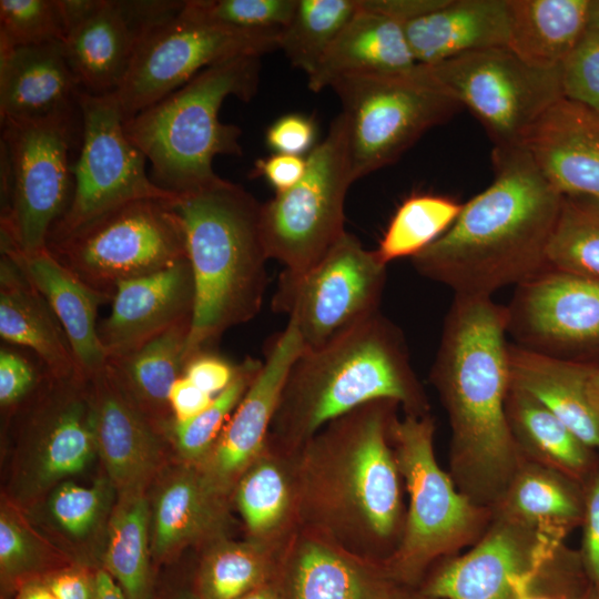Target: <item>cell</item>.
<instances>
[{
	"label": "cell",
	"mask_w": 599,
	"mask_h": 599,
	"mask_svg": "<svg viewBox=\"0 0 599 599\" xmlns=\"http://www.w3.org/2000/svg\"><path fill=\"white\" fill-rule=\"evenodd\" d=\"M507 327L506 306L455 295L430 369L449 417L458 489L480 507L499 504L521 464L506 410Z\"/></svg>",
	"instance_id": "1"
},
{
	"label": "cell",
	"mask_w": 599,
	"mask_h": 599,
	"mask_svg": "<svg viewBox=\"0 0 599 599\" xmlns=\"http://www.w3.org/2000/svg\"><path fill=\"white\" fill-rule=\"evenodd\" d=\"M494 179L451 226L412 258L417 273L456 296L491 297L548 267L564 196L525 146L493 151Z\"/></svg>",
	"instance_id": "2"
},
{
	"label": "cell",
	"mask_w": 599,
	"mask_h": 599,
	"mask_svg": "<svg viewBox=\"0 0 599 599\" xmlns=\"http://www.w3.org/2000/svg\"><path fill=\"white\" fill-rule=\"evenodd\" d=\"M378 400L425 414L405 338L380 311L302 351L287 373L268 438L303 447L329 423Z\"/></svg>",
	"instance_id": "3"
},
{
	"label": "cell",
	"mask_w": 599,
	"mask_h": 599,
	"mask_svg": "<svg viewBox=\"0 0 599 599\" xmlns=\"http://www.w3.org/2000/svg\"><path fill=\"white\" fill-rule=\"evenodd\" d=\"M174 206L183 220L195 287L186 364L211 351L226 331L258 314L270 257L262 232V203L241 185L219 177L180 194Z\"/></svg>",
	"instance_id": "4"
},
{
	"label": "cell",
	"mask_w": 599,
	"mask_h": 599,
	"mask_svg": "<svg viewBox=\"0 0 599 599\" xmlns=\"http://www.w3.org/2000/svg\"><path fill=\"white\" fill-rule=\"evenodd\" d=\"M396 403L378 400L329 423L303 447L305 491L339 535L387 540L400 517V473L389 447Z\"/></svg>",
	"instance_id": "5"
},
{
	"label": "cell",
	"mask_w": 599,
	"mask_h": 599,
	"mask_svg": "<svg viewBox=\"0 0 599 599\" xmlns=\"http://www.w3.org/2000/svg\"><path fill=\"white\" fill-rule=\"evenodd\" d=\"M261 57L238 55L215 63L183 87L124 122L131 142L151 163L152 181L175 194L215 182L216 155L242 154L241 129L221 122L223 101H250L257 91Z\"/></svg>",
	"instance_id": "6"
},
{
	"label": "cell",
	"mask_w": 599,
	"mask_h": 599,
	"mask_svg": "<svg viewBox=\"0 0 599 599\" xmlns=\"http://www.w3.org/2000/svg\"><path fill=\"white\" fill-rule=\"evenodd\" d=\"M77 113L79 106L47 118L1 122V251L32 255L47 250L49 234L73 196Z\"/></svg>",
	"instance_id": "7"
},
{
	"label": "cell",
	"mask_w": 599,
	"mask_h": 599,
	"mask_svg": "<svg viewBox=\"0 0 599 599\" xmlns=\"http://www.w3.org/2000/svg\"><path fill=\"white\" fill-rule=\"evenodd\" d=\"M434 432L426 414L395 417L390 425L409 506L400 545L383 564L397 583L409 588H418L432 561L465 544L481 520L483 507L457 489L438 466Z\"/></svg>",
	"instance_id": "8"
},
{
	"label": "cell",
	"mask_w": 599,
	"mask_h": 599,
	"mask_svg": "<svg viewBox=\"0 0 599 599\" xmlns=\"http://www.w3.org/2000/svg\"><path fill=\"white\" fill-rule=\"evenodd\" d=\"M331 89L346 120L355 182L397 161L423 134L461 109L423 64L345 77Z\"/></svg>",
	"instance_id": "9"
},
{
	"label": "cell",
	"mask_w": 599,
	"mask_h": 599,
	"mask_svg": "<svg viewBox=\"0 0 599 599\" xmlns=\"http://www.w3.org/2000/svg\"><path fill=\"white\" fill-rule=\"evenodd\" d=\"M174 201L126 202L48 241L47 250L84 283L113 296L119 283L187 258L184 224Z\"/></svg>",
	"instance_id": "10"
},
{
	"label": "cell",
	"mask_w": 599,
	"mask_h": 599,
	"mask_svg": "<svg viewBox=\"0 0 599 599\" xmlns=\"http://www.w3.org/2000/svg\"><path fill=\"white\" fill-rule=\"evenodd\" d=\"M303 179L262 203V232L270 260L300 273L322 260L346 233L345 199L352 175L347 124L339 113L325 139L306 156Z\"/></svg>",
	"instance_id": "11"
},
{
	"label": "cell",
	"mask_w": 599,
	"mask_h": 599,
	"mask_svg": "<svg viewBox=\"0 0 599 599\" xmlns=\"http://www.w3.org/2000/svg\"><path fill=\"white\" fill-rule=\"evenodd\" d=\"M483 124L494 148L524 146L542 115L564 98L561 67L532 65L508 47L423 64Z\"/></svg>",
	"instance_id": "12"
},
{
	"label": "cell",
	"mask_w": 599,
	"mask_h": 599,
	"mask_svg": "<svg viewBox=\"0 0 599 599\" xmlns=\"http://www.w3.org/2000/svg\"><path fill=\"white\" fill-rule=\"evenodd\" d=\"M278 34L248 33L213 23L191 0L142 41L113 92L124 122L183 87L204 69L238 55L278 49Z\"/></svg>",
	"instance_id": "13"
},
{
	"label": "cell",
	"mask_w": 599,
	"mask_h": 599,
	"mask_svg": "<svg viewBox=\"0 0 599 599\" xmlns=\"http://www.w3.org/2000/svg\"><path fill=\"white\" fill-rule=\"evenodd\" d=\"M387 265L346 232L308 270L278 276L272 308L287 315L304 348H316L379 312Z\"/></svg>",
	"instance_id": "14"
},
{
	"label": "cell",
	"mask_w": 599,
	"mask_h": 599,
	"mask_svg": "<svg viewBox=\"0 0 599 599\" xmlns=\"http://www.w3.org/2000/svg\"><path fill=\"white\" fill-rule=\"evenodd\" d=\"M77 102L81 114V145L73 164V196L48 241L61 237L130 201H174L179 197L148 176V160L128 138L124 118L113 92L94 94L80 90Z\"/></svg>",
	"instance_id": "15"
},
{
	"label": "cell",
	"mask_w": 599,
	"mask_h": 599,
	"mask_svg": "<svg viewBox=\"0 0 599 599\" xmlns=\"http://www.w3.org/2000/svg\"><path fill=\"white\" fill-rule=\"evenodd\" d=\"M506 308L517 345L599 366V280L548 266L516 286Z\"/></svg>",
	"instance_id": "16"
},
{
	"label": "cell",
	"mask_w": 599,
	"mask_h": 599,
	"mask_svg": "<svg viewBox=\"0 0 599 599\" xmlns=\"http://www.w3.org/2000/svg\"><path fill=\"white\" fill-rule=\"evenodd\" d=\"M561 545L498 512L471 550L444 564L418 590L434 599H518L538 567Z\"/></svg>",
	"instance_id": "17"
},
{
	"label": "cell",
	"mask_w": 599,
	"mask_h": 599,
	"mask_svg": "<svg viewBox=\"0 0 599 599\" xmlns=\"http://www.w3.org/2000/svg\"><path fill=\"white\" fill-rule=\"evenodd\" d=\"M304 349L294 324L265 345L254 380L207 455L196 466L216 495L225 497L263 454L287 373Z\"/></svg>",
	"instance_id": "18"
},
{
	"label": "cell",
	"mask_w": 599,
	"mask_h": 599,
	"mask_svg": "<svg viewBox=\"0 0 599 599\" xmlns=\"http://www.w3.org/2000/svg\"><path fill=\"white\" fill-rule=\"evenodd\" d=\"M183 4L175 0H95L62 42L81 90L114 92L144 38Z\"/></svg>",
	"instance_id": "19"
},
{
	"label": "cell",
	"mask_w": 599,
	"mask_h": 599,
	"mask_svg": "<svg viewBox=\"0 0 599 599\" xmlns=\"http://www.w3.org/2000/svg\"><path fill=\"white\" fill-rule=\"evenodd\" d=\"M98 455L120 495L143 491L162 456L160 429L106 366L91 376Z\"/></svg>",
	"instance_id": "20"
},
{
	"label": "cell",
	"mask_w": 599,
	"mask_h": 599,
	"mask_svg": "<svg viewBox=\"0 0 599 599\" xmlns=\"http://www.w3.org/2000/svg\"><path fill=\"white\" fill-rule=\"evenodd\" d=\"M111 301V313L99 327L108 359L136 349L193 316L195 287L189 260L119 283Z\"/></svg>",
	"instance_id": "21"
},
{
	"label": "cell",
	"mask_w": 599,
	"mask_h": 599,
	"mask_svg": "<svg viewBox=\"0 0 599 599\" xmlns=\"http://www.w3.org/2000/svg\"><path fill=\"white\" fill-rule=\"evenodd\" d=\"M274 579L282 599H393L405 588L383 562L316 538L300 540L278 559Z\"/></svg>",
	"instance_id": "22"
},
{
	"label": "cell",
	"mask_w": 599,
	"mask_h": 599,
	"mask_svg": "<svg viewBox=\"0 0 599 599\" xmlns=\"http://www.w3.org/2000/svg\"><path fill=\"white\" fill-rule=\"evenodd\" d=\"M524 146L562 196L599 203V113L562 98L537 122Z\"/></svg>",
	"instance_id": "23"
},
{
	"label": "cell",
	"mask_w": 599,
	"mask_h": 599,
	"mask_svg": "<svg viewBox=\"0 0 599 599\" xmlns=\"http://www.w3.org/2000/svg\"><path fill=\"white\" fill-rule=\"evenodd\" d=\"M80 90L62 42L0 48L1 122L74 110Z\"/></svg>",
	"instance_id": "24"
},
{
	"label": "cell",
	"mask_w": 599,
	"mask_h": 599,
	"mask_svg": "<svg viewBox=\"0 0 599 599\" xmlns=\"http://www.w3.org/2000/svg\"><path fill=\"white\" fill-rule=\"evenodd\" d=\"M20 265L27 277L43 295L59 319L81 370L88 376L102 370L108 354L97 325L101 304L112 295L84 283L48 250L32 255L1 251Z\"/></svg>",
	"instance_id": "25"
},
{
	"label": "cell",
	"mask_w": 599,
	"mask_h": 599,
	"mask_svg": "<svg viewBox=\"0 0 599 599\" xmlns=\"http://www.w3.org/2000/svg\"><path fill=\"white\" fill-rule=\"evenodd\" d=\"M508 364L510 388L537 400L599 454V415L587 393L589 377L598 366L517 344H509Z\"/></svg>",
	"instance_id": "26"
},
{
	"label": "cell",
	"mask_w": 599,
	"mask_h": 599,
	"mask_svg": "<svg viewBox=\"0 0 599 599\" xmlns=\"http://www.w3.org/2000/svg\"><path fill=\"white\" fill-rule=\"evenodd\" d=\"M508 0H446L405 24L417 64H435L477 50L508 47Z\"/></svg>",
	"instance_id": "27"
},
{
	"label": "cell",
	"mask_w": 599,
	"mask_h": 599,
	"mask_svg": "<svg viewBox=\"0 0 599 599\" xmlns=\"http://www.w3.org/2000/svg\"><path fill=\"white\" fill-rule=\"evenodd\" d=\"M0 336L31 349L54 377L84 374L47 300L6 253L0 261Z\"/></svg>",
	"instance_id": "28"
},
{
	"label": "cell",
	"mask_w": 599,
	"mask_h": 599,
	"mask_svg": "<svg viewBox=\"0 0 599 599\" xmlns=\"http://www.w3.org/2000/svg\"><path fill=\"white\" fill-rule=\"evenodd\" d=\"M415 64L405 24L359 0V10L307 75V87L317 93L345 77L404 71Z\"/></svg>",
	"instance_id": "29"
},
{
	"label": "cell",
	"mask_w": 599,
	"mask_h": 599,
	"mask_svg": "<svg viewBox=\"0 0 599 599\" xmlns=\"http://www.w3.org/2000/svg\"><path fill=\"white\" fill-rule=\"evenodd\" d=\"M223 501L196 465L174 470L161 484L151 506L152 558L169 560L184 547L217 531Z\"/></svg>",
	"instance_id": "30"
},
{
	"label": "cell",
	"mask_w": 599,
	"mask_h": 599,
	"mask_svg": "<svg viewBox=\"0 0 599 599\" xmlns=\"http://www.w3.org/2000/svg\"><path fill=\"white\" fill-rule=\"evenodd\" d=\"M499 511L538 534L562 541L583 517V486L539 463L520 464Z\"/></svg>",
	"instance_id": "31"
},
{
	"label": "cell",
	"mask_w": 599,
	"mask_h": 599,
	"mask_svg": "<svg viewBox=\"0 0 599 599\" xmlns=\"http://www.w3.org/2000/svg\"><path fill=\"white\" fill-rule=\"evenodd\" d=\"M191 324L192 317L183 319L136 349L108 359L125 393L163 428H169L173 420L169 418V394L184 372Z\"/></svg>",
	"instance_id": "32"
},
{
	"label": "cell",
	"mask_w": 599,
	"mask_h": 599,
	"mask_svg": "<svg viewBox=\"0 0 599 599\" xmlns=\"http://www.w3.org/2000/svg\"><path fill=\"white\" fill-rule=\"evenodd\" d=\"M508 48L536 67H561L588 28L590 0H508Z\"/></svg>",
	"instance_id": "33"
},
{
	"label": "cell",
	"mask_w": 599,
	"mask_h": 599,
	"mask_svg": "<svg viewBox=\"0 0 599 599\" xmlns=\"http://www.w3.org/2000/svg\"><path fill=\"white\" fill-rule=\"evenodd\" d=\"M506 410L520 450L537 458V463L582 486L599 466V454L530 396L510 388Z\"/></svg>",
	"instance_id": "34"
},
{
	"label": "cell",
	"mask_w": 599,
	"mask_h": 599,
	"mask_svg": "<svg viewBox=\"0 0 599 599\" xmlns=\"http://www.w3.org/2000/svg\"><path fill=\"white\" fill-rule=\"evenodd\" d=\"M151 505L143 491L120 495L108 526L103 569L128 599H153Z\"/></svg>",
	"instance_id": "35"
},
{
	"label": "cell",
	"mask_w": 599,
	"mask_h": 599,
	"mask_svg": "<svg viewBox=\"0 0 599 599\" xmlns=\"http://www.w3.org/2000/svg\"><path fill=\"white\" fill-rule=\"evenodd\" d=\"M277 562L257 542L219 541L200 562L194 592L197 599H238L272 580Z\"/></svg>",
	"instance_id": "36"
},
{
	"label": "cell",
	"mask_w": 599,
	"mask_h": 599,
	"mask_svg": "<svg viewBox=\"0 0 599 599\" xmlns=\"http://www.w3.org/2000/svg\"><path fill=\"white\" fill-rule=\"evenodd\" d=\"M359 10V0H297L278 40L290 63L309 75Z\"/></svg>",
	"instance_id": "37"
},
{
	"label": "cell",
	"mask_w": 599,
	"mask_h": 599,
	"mask_svg": "<svg viewBox=\"0 0 599 599\" xmlns=\"http://www.w3.org/2000/svg\"><path fill=\"white\" fill-rule=\"evenodd\" d=\"M463 204L436 194H413L392 216L375 250L388 264L403 257L413 258L437 241L455 222Z\"/></svg>",
	"instance_id": "38"
},
{
	"label": "cell",
	"mask_w": 599,
	"mask_h": 599,
	"mask_svg": "<svg viewBox=\"0 0 599 599\" xmlns=\"http://www.w3.org/2000/svg\"><path fill=\"white\" fill-rule=\"evenodd\" d=\"M264 453L244 471L234 491L248 531L264 538L286 521L292 506L290 480L281 465Z\"/></svg>",
	"instance_id": "39"
},
{
	"label": "cell",
	"mask_w": 599,
	"mask_h": 599,
	"mask_svg": "<svg viewBox=\"0 0 599 599\" xmlns=\"http://www.w3.org/2000/svg\"><path fill=\"white\" fill-rule=\"evenodd\" d=\"M548 266L599 280V203L564 196Z\"/></svg>",
	"instance_id": "40"
},
{
	"label": "cell",
	"mask_w": 599,
	"mask_h": 599,
	"mask_svg": "<svg viewBox=\"0 0 599 599\" xmlns=\"http://www.w3.org/2000/svg\"><path fill=\"white\" fill-rule=\"evenodd\" d=\"M262 361L251 357L237 365L232 383L213 397L211 404L195 417L185 422L172 420L169 432L182 458L197 465L207 455L250 385Z\"/></svg>",
	"instance_id": "41"
},
{
	"label": "cell",
	"mask_w": 599,
	"mask_h": 599,
	"mask_svg": "<svg viewBox=\"0 0 599 599\" xmlns=\"http://www.w3.org/2000/svg\"><path fill=\"white\" fill-rule=\"evenodd\" d=\"M60 0H0V48L63 42Z\"/></svg>",
	"instance_id": "42"
},
{
	"label": "cell",
	"mask_w": 599,
	"mask_h": 599,
	"mask_svg": "<svg viewBox=\"0 0 599 599\" xmlns=\"http://www.w3.org/2000/svg\"><path fill=\"white\" fill-rule=\"evenodd\" d=\"M213 23L248 33L278 34L290 22L297 0H191Z\"/></svg>",
	"instance_id": "43"
},
{
	"label": "cell",
	"mask_w": 599,
	"mask_h": 599,
	"mask_svg": "<svg viewBox=\"0 0 599 599\" xmlns=\"http://www.w3.org/2000/svg\"><path fill=\"white\" fill-rule=\"evenodd\" d=\"M518 599H599L579 551L559 546L535 571Z\"/></svg>",
	"instance_id": "44"
},
{
	"label": "cell",
	"mask_w": 599,
	"mask_h": 599,
	"mask_svg": "<svg viewBox=\"0 0 599 599\" xmlns=\"http://www.w3.org/2000/svg\"><path fill=\"white\" fill-rule=\"evenodd\" d=\"M41 546L32 534L8 509L0 515V573L2 589L17 590L27 581L48 572Z\"/></svg>",
	"instance_id": "45"
},
{
	"label": "cell",
	"mask_w": 599,
	"mask_h": 599,
	"mask_svg": "<svg viewBox=\"0 0 599 599\" xmlns=\"http://www.w3.org/2000/svg\"><path fill=\"white\" fill-rule=\"evenodd\" d=\"M104 505L103 485L84 487L71 481L58 486L48 502L51 518L60 529L74 538H83L94 529Z\"/></svg>",
	"instance_id": "46"
},
{
	"label": "cell",
	"mask_w": 599,
	"mask_h": 599,
	"mask_svg": "<svg viewBox=\"0 0 599 599\" xmlns=\"http://www.w3.org/2000/svg\"><path fill=\"white\" fill-rule=\"evenodd\" d=\"M564 99L599 113V32L587 28L561 64Z\"/></svg>",
	"instance_id": "47"
},
{
	"label": "cell",
	"mask_w": 599,
	"mask_h": 599,
	"mask_svg": "<svg viewBox=\"0 0 599 599\" xmlns=\"http://www.w3.org/2000/svg\"><path fill=\"white\" fill-rule=\"evenodd\" d=\"M316 134L317 126L313 118L288 113L267 128L265 142L275 153L302 156L314 149Z\"/></svg>",
	"instance_id": "48"
},
{
	"label": "cell",
	"mask_w": 599,
	"mask_h": 599,
	"mask_svg": "<svg viewBox=\"0 0 599 599\" xmlns=\"http://www.w3.org/2000/svg\"><path fill=\"white\" fill-rule=\"evenodd\" d=\"M582 544L579 551L582 566L599 588V466L583 485Z\"/></svg>",
	"instance_id": "49"
},
{
	"label": "cell",
	"mask_w": 599,
	"mask_h": 599,
	"mask_svg": "<svg viewBox=\"0 0 599 599\" xmlns=\"http://www.w3.org/2000/svg\"><path fill=\"white\" fill-rule=\"evenodd\" d=\"M38 383L32 364L21 354L1 347L0 349V404L12 406L29 395Z\"/></svg>",
	"instance_id": "50"
},
{
	"label": "cell",
	"mask_w": 599,
	"mask_h": 599,
	"mask_svg": "<svg viewBox=\"0 0 599 599\" xmlns=\"http://www.w3.org/2000/svg\"><path fill=\"white\" fill-rule=\"evenodd\" d=\"M236 369L237 365L209 351L191 357L183 375L205 393L216 396L232 383Z\"/></svg>",
	"instance_id": "51"
},
{
	"label": "cell",
	"mask_w": 599,
	"mask_h": 599,
	"mask_svg": "<svg viewBox=\"0 0 599 599\" xmlns=\"http://www.w3.org/2000/svg\"><path fill=\"white\" fill-rule=\"evenodd\" d=\"M306 167V158L274 153L257 160L251 173L252 176L263 177L278 194L295 186L303 179Z\"/></svg>",
	"instance_id": "52"
},
{
	"label": "cell",
	"mask_w": 599,
	"mask_h": 599,
	"mask_svg": "<svg viewBox=\"0 0 599 599\" xmlns=\"http://www.w3.org/2000/svg\"><path fill=\"white\" fill-rule=\"evenodd\" d=\"M57 599H97V570L65 567L43 576Z\"/></svg>",
	"instance_id": "53"
},
{
	"label": "cell",
	"mask_w": 599,
	"mask_h": 599,
	"mask_svg": "<svg viewBox=\"0 0 599 599\" xmlns=\"http://www.w3.org/2000/svg\"><path fill=\"white\" fill-rule=\"evenodd\" d=\"M213 397L182 375L174 382L169 394L173 420L181 423L195 417L211 404Z\"/></svg>",
	"instance_id": "54"
},
{
	"label": "cell",
	"mask_w": 599,
	"mask_h": 599,
	"mask_svg": "<svg viewBox=\"0 0 599 599\" xmlns=\"http://www.w3.org/2000/svg\"><path fill=\"white\" fill-rule=\"evenodd\" d=\"M365 4L403 24L443 6L446 0H364Z\"/></svg>",
	"instance_id": "55"
},
{
	"label": "cell",
	"mask_w": 599,
	"mask_h": 599,
	"mask_svg": "<svg viewBox=\"0 0 599 599\" xmlns=\"http://www.w3.org/2000/svg\"><path fill=\"white\" fill-rule=\"evenodd\" d=\"M14 599H57L43 577L24 582L14 593Z\"/></svg>",
	"instance_id": "56"
},
{
	"label": "cell",
	"mask_w": 599,
	"mask_h": 599,
	"mask_svg": "<svg viewBox=\"0 0 599 599\" xmlns=\"http://www.w3.org/2000/svg\"><path fill=\"white\" fill-rule=\"evenodd\" d=\"M97 599H128L121 587L103 568L97 570Z\"/></svg>",
	"instance_id": "57"
},
{
	"label": "cell",
	"mask_w": 599,
	"mask_h": 599,
	"mask_svg": "<svg viewBox=\"0 0 599 599\" xmlns=\"http://www.w3.org/2000/svg\"><path fill=\"white\" fill-rule=\"evenodd\" d=\"M238 599H282L278 586L273 578L268 582L247 592Z\"/></svg>",
	"instance_id": "58"
},
{
	"label": "cell",
	"mask_w": 599,
	"mask_h": 599,
	"mask_svg": "<svg viewBox=\"0 0 599 599\" xmlns=\"http://www.w3.org/2000/svg\"><path fill=\"white\" fill-rule=\"evenodd\" d=\"M587 393L592 407L599 415V366L593 369L589 377Z\"/></svg>",
	"instance_id": "59"
},
{
	"label": "cell",
	"mask_w": 599,
	"mask_h": 599,
	"mask_svg": "<svg viewBox=\"0 0 599 599\" xmlns=\"http://www.w3.org/2000/svg\"><path fill=\"white\" fill-rule=\"evenodd\" d=\"M588 27L599 32V0H590Z\"/></svg>",
	"instance_id": "60"
},
{
	"label": "cell",
	"mask_w": 599,
	"mask_h": 599,
	"mask_svg": "<svg viewBox=\"0 0 599 599\" xmlns=\"http://www.w3.org/2000/svg\"><path fill=\"white\" fill-rule=\"evenodd\" d=\"M393 599H434L418 590V588H403Z\"/></svg>",
	"instance_id": "61"
},
{
	"label": "cell",
	"mask_w": 599,
	"mask_h": 599,
	"mask_svg": "<svg viewBox=\"0 0 599 599\" xmlns=\"http://www.w3.org/2000/svg\"><path fill=\"white\" fill-rule=\"evenodd\" d=\"M165 599H197L194 589H182L173 592Z\"/></svg>",
	"instance_id": "62"
}]
</instances>
